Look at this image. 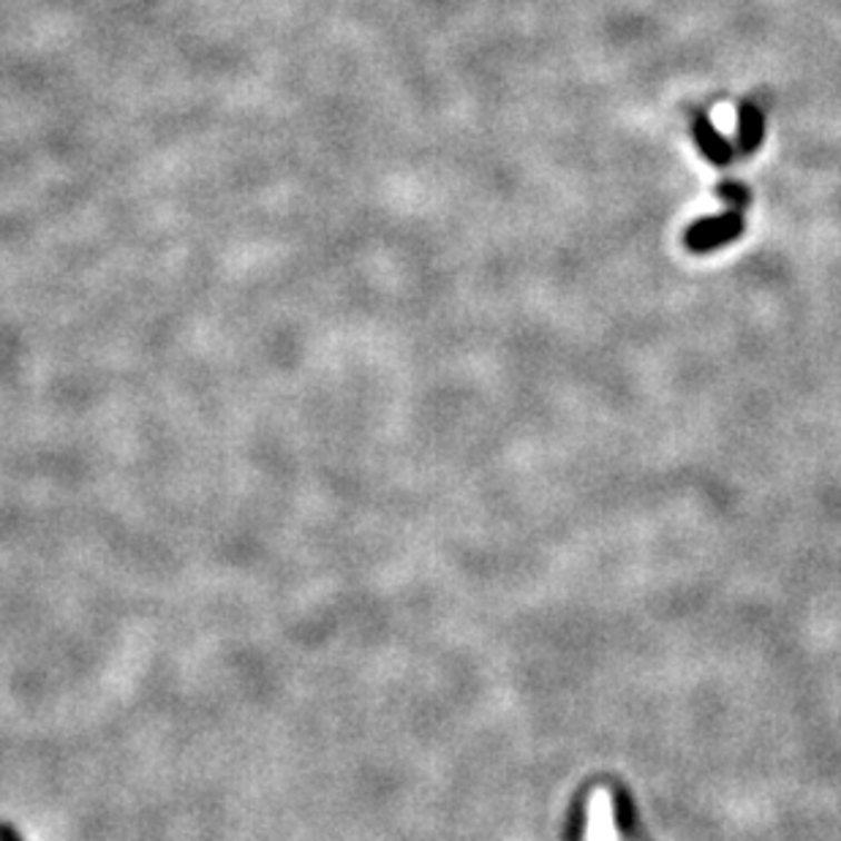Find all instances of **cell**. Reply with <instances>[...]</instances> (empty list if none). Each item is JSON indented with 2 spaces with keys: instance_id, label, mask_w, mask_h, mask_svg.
Here are the masks:
<instances>
[{
  "instance_id": "obj_1",
  "label": "cell",
  "mask_w": 841,
  "mask_h": 841,
  "mask_svg": "<svg viewBox=\"0 0 841 841\" xmlns=\"http://www.w3.org/2000/svg\"><path fill=\"white\" fill-rule=\"evenodd\" d=\"M743 231L741 210H728L724 216L700 218L686 229V248L694 254H709L728 243L739 240Z\"/></svg>"
},
{
  "instance_id": "obj_2",
  "label": "cell",
  "mask_w": 841,
  "mask_h": 841,
  "mask_svg": "<svg viewBox=\"0 0 841 841\" xmlns=\"http://www.w3.org/2000/svg\"><path fill=\"white\" fill-rule=\"evenodd\" d=\"M692 137H694V142H697L700 154L709 158L711 164H730V161H733V145L728 142V137H724V133L716 131V126L711 123L705 115H694Z\"/></svg>"
},
{
  "instance_id": "obj_3",
  "label": "cell",
  "mask_w": 841,
  "mask_h": 841,
  "mask_svg": "<svg viewBox=\"0 0 841 841\" xmlns=\"http://www.w3.org/2000/svg\"><path fill=\"white\" fill-rule=\"evenodd\" d=\"M765 137V118L760 112V107L754 103H741L739 109V148L743 156L754 154V150L763 145Z\"/></svg>"
},
{
  "instance_id": "obj_4",
  "label": "cell",
  "mask_w": 841,
  "mask_h": 841,
  "mask_svg": "<svg viewBox=\"0 0 841 841\" xmlns=\"http://www.w3.org/2000/svg\"><path fill=\"white\" fill-rule=\"evenodd\" d=\"M588 841H615L613 807L607 801H596L594 809H591Z\"/></svg>"
},
{
  "instance_id": "obj_5",
  "label": "cell",
  "mask_w": 841,
  "mask_h": 841,
  "mask_svg": "<svg viewBox=\"0 0 841 841\" xmlns=\"http://www.w3.org/2000/svg\"><path fill=\"white\" fill-rule=\"evenodd\" d=\"M719 197L728 199V202L733 205V210H741L743 205H749V191L739 186V182H724V186H719Z\"/></svg>"
},
{
  "instance_id": "obj_6",
  "label": "cell",
  "mask_w": 841,
  "mask_h": 841,
  "mask_svg": "<svg viewBox=\"0 0 841 841\" xmlns=\"http://www.w3.org/2000/svg\"><path fill=\"white\" fill-rule=\"evenodd\" d=\"M0 841H22V837L11 822H0Z\"/></svg>"
}]
</instances>
